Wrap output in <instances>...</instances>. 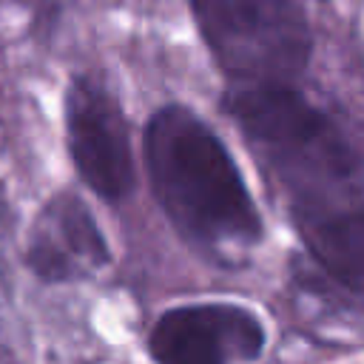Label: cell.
Wrapping results in <instances>:
<instances>
[{
	"mask_svg": "<svg viewBox=\"0 0 364 364\" xmlns=\"http://www.w3.org/2000/svg\"><path fill=\"white\" fill-rule=\"evenodd\" d=\"M154 196L179 233L199 245H253L256 202L222 139L185 105L159 108L142 136Z\"/></svg>",
	"mask_w": 364,
	"mask_h": 364,
	"instance_id": "6da1fadb",
	"label": "cell"
},
{
	"mask_svg": "<svg viewBox=\"0 0 364 364\" xmlns=\"http://www.w3.org/2000/svg\"><path fill=\"white\" fill-rule=\"evenodd\" d=\"M225 108L284 188L293 219L358 202L361 165L350 139L296 82L230 85Z\"/></svg>",
	"mask_w": 364,
	"mask_h": 364,
	"instance_id": "7a4b0ae2",
	"label": "cell"
},
{
	"mask_svg": "<svg viewBox=\"0 0 364 364\" xmlns=\"http://www.w3.org/2000/svg\"><path fill=\"white\" fill-rule=\"evenodd\" d=\"M196 28L230 85L296 82L313 54L299 0H191Z\"/></svg>",
	"mask_w": 364,
	"mask_h": 364,
	"instance_id": "3957f363",
	"label": "cell"
},
{
	"mask_svg": "<svg viewBox=\"0 0 364 364\" xmlns=\"http://www.w3.org/2000/svg\"><path fill=\"white\" fill-rule=\"evenodd\" d=\"M68 154L80 179L102 199H125L134 188V154L119 102L91 77H77L65 94Z\"/></svg>",
	"mask_w": 364,
	"mask_h": 364,
	"instance_id": "277c9868",
	"label": "cell"
},
{
	"mask_svg": "<svg viewBox=\"0 0 364 364\" xmlns=\"http://www.w3.org/2000/svg\"><path fill=\"white\" fill-rule=\"evenodd\" d=\"M148 350L162 364L250 361L264 350V327L256 313L239 304H185L159 316Z\"/></svg>",
	"mask_w": 364,
	"mask_h": 364,
	"instance_id": "5b68a950",
	"label": "cell"
},
{
	"mask_svg": "<svg viewBox=\"0 0 364 364\" xmlns=\"http://www.w3.org/2000/svg\"><path fill=\"white\" fill-rule=\"evenodd\" d=\"M108 262L105 236L80 196L60 193L43 205L26 247V264L37 279L71 282L97 273Z\"/></svg>",
	"mask_w": 364,
	"mask_h": 364,
	"instance_id": "8992f818",
	"label": "cell"
},
{
	"mask_svg": "<svg viewBox=\"0 0 364 364\" xmlns=\"http://www.w3.org/2000/svg\"><path fill=\"white\" fill-rule=\"evenodd\" d=\"M293 222L318 267L350 293L364 296V205L350 202Z\"/></svg>",
	"mask_w": 364,
	"mask_h": 364,
	"instance_id": "52a82bcc",
	"label": "cell"
},
{
	"mask_svg": "<svg viewBox=\"0 0 364 364\" xmlns=\"http://www.w3.org/2000/svg\"><path fill=\"white\" fill-rule=\"evenodd\" d=\"M20 3L31 6L40 20H54V14H57V9H60V0H20Z\"/></svg>",
	"mask_w": 364,
	"mask_h": 364,
	"instance_id": "ba28073f",
	"label": "cell"
}]
</instances>
